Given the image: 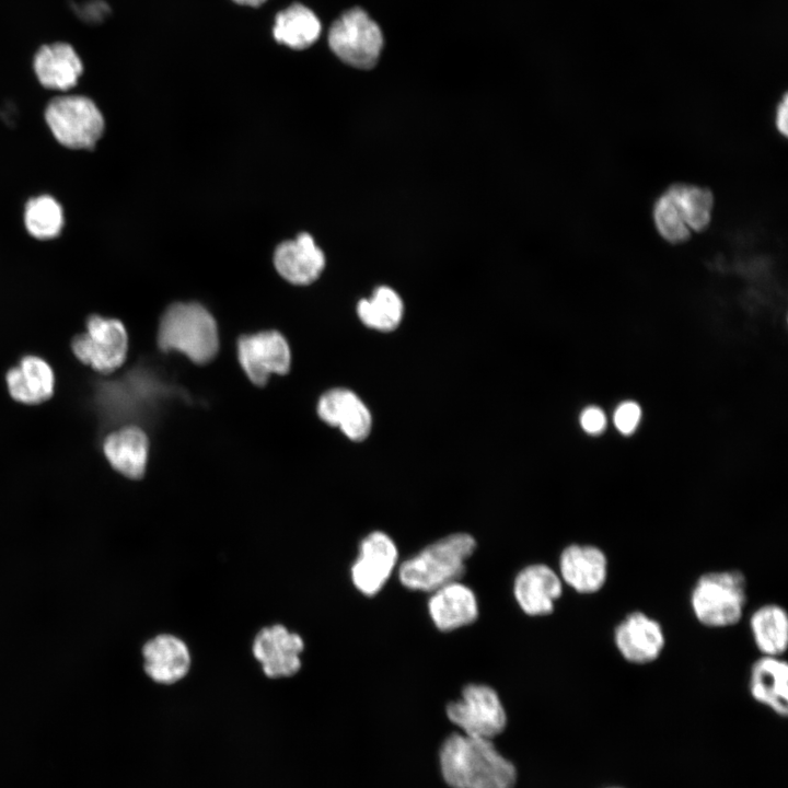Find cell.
Wrapping results in <instances>:
<instances>
[{
  "label": "cell",
  "mask_w": 788,
  "mask_h": 788,
  "mask_svg": "<svg viewBox=\"0 0 788 788\" xmlns=\"http://www.w3.org/2000/svg\"><path fill=\"white\" fill-rule=\"evenodd\" d=\"M158 344L163 351H179L196 363L209 362L219 349L217 323L200 304L175 303L161 317Z\"/></svg>",
  "instance_id": "obj_3"
},
{
  "label": "cell",
  "mask_w": 788,
  "mask_h": 788,
  "mask_svg": "<svg viewBox=\"0 0 788 788\" xmlns=\"http://www.w3.org/2000/svg\"><path fill=\"white\" fill-rule=\"evenodd\" d=\"M237 356L248 379L258 386L265 385L270 374H286L290 369L289 345L275 331L242 336L237 343Z\"/></svg>",
  "instance_id": "obj_9"
},
{
  "label": "cell",
  "mask_w": 788,
  "mask_h": 788,
  "mask_svg": "<svg viewBox=\"0 0 788 788\" xmlns=\"http://www.w3.org/2000/svg\"><path fill=\"white\" fill-rule=\"evenodd\" d=\"M71 349L78 360L94 371L111 373L125 362L128 351L127 331L116 318L91 315L85 332L72 339Z\"/></svg>",
  "instance_id": "obj_7"
},
{
  "label": "cell",
  "mask_w": 788,
  "mask_h": 788,
  "mask_svg": "<svg viewBox=\"0 0 788 788\" xmlns=\"http://www.w3.org/2000/svg\"><path fill=\"white\" fill-rule=\"evenodd\" d=\"M669 188L690 230L700 232L707 229L711 221L714 207V197L710 190L686 184H675Z\"/></svg>",
  "instance_id": "obj_27"
},
{
  "label": "cell",
  "mask_w": 788,
  "mask_h": 788,
  "mask_svg": "<svg viewBox=\"0 0 788 788\" xmlns=\"http://www.w3.org/2000/svg\"><path fill=\"white\" fill-rule=\"evenodd\" d=\"M321 30V22L311 9L292 3L276 15L273 34L279 44L305 49L317 40Z\"/></svg>",
  "instance_id": "obj_23"
},
{
  "label": "cell",
  "mask_w": 788,
  "mask_h": 788,
  "mask_svg": "<svg viewBox=\"0 0 788 788\" xmlns=\"http://www.w3.org/2000/svg\"><path fill=\"white\" fill-rule=\"evenodd\" d=\"M580 424L586 432L599 434L605 429L606 417L600 408L591 406L582 412Z\"/></svg>",
  "instance_id": "obj_30"
},
{
  "label": "cell",
  "mask_w": 788,
  "mask_h": 788,
  "mask_svg": "<svg viewBox=\"0 0 788 788\" xmlns=\"http://www.w3.org/2000/svg\"><path fill=\"white\" fill-rule=\"evenodd\" d=\"M652 218L660 236L671 244L683 243L691 235V230L670 188L654 201Z\"/></svg>",
  "instance_id": "obj_28"
},
{
  "label": "cell",
  "mask_w": 788,
  "mask_h": 788,
  "mask_svg": "<svg viewBox=\"0 0 788 788\" xmlns=\"http://www.w3.org/2000/svg\"><path fill=\"white\" fill-rule=\"evenodd\" d=\"M441 774L451 788H514L517 769L489 739L453 733L441 745Z\"/></svg>",
  "instance_id": "obj_1"
},
{
  "label": "cell",
  "mask_w": 788,
  "mask_h": 788,
  "mask_svg": "<svg viewBox=\"0 0 788 788\" xmlns=\"http://www.w3.org/2000/svg\"><path fill=\"white\" fill-rule=\"evenodd\" d=\"M142 656L146 673L161 684H173L182 680L190 667L187 646L179 638L169 634L149 640L142 648Z\"/></svg>",
  "instance_id": "obj_18"
},
{
  "label": "cell",
  "mask_w": 788,
  "mask_h": 788,
  "mask_svg": "<svg viewBox=\"0 0 788 788\" xmlns=\"http://www.w3.org/2000/svg\"><path fill=\"white\" fill-rule=\"evenodd\" d=\"M303 648V640L298 634L277 624L263 628L256 635L253 653L268 677L279 679L292 676L300 670Z\"/></svg>",
  "instance_id": "obj_12"
},
{
  "label": "cell",
  "mask_w": 788,
  "mask_h": 788,
  "mask_svg": "<svg viewBox=\"0 0 788 788\" xmlns=\"http://www.w3.org/2000/svg\"><path fill=\"white\" fill-rule=\"evenodd\" d=\"M746 579L740 570L708 571L699 576L691 592L696 619L710 628L738 624L748 601Z\"/></svg>",
  "instance_id": "obj_4"
},
{
  "label": "cell",
  "mask_w": 788,
  "mask_h": 788,
  "mask_svg": "<svg viewBox=\"0 0 788 788\" xmlns=\"http://www.w3.org/2000/svg\"><path fill=\"white\" fill-rule=\"evenodd\" d=\"M613 639L619 654L637 665L654 662L665 647L662 625L641 611L628 613L615 626Z\"/></svg>",
  "instance_id": "obj_10"
},
{
  "label": "cell",
  "mask_w": 788,
  "mask_h": 788,
  "mask_svg": "<svg viewBox=\"0 0 788 788\" xmlns=\"http://www.w3.org/2000/svg\"><path fill=\"white\" fill-rule=\"evenodd\" d=\"M24 222L28 233L39 240L56 237L63 227L60 204L49 195L31 198L25 206Z\"/></svg>",
  "instance_id": "obj_26"
},
{
  "label": "cell",
  "mask_w": 788,
  "mask_h": 788,
  "mask_svg": "<svg viewBox=\"0 0 788 788\" xmlns=\"http://www.w3.org/2000/svg\"><path fill=\"white\" fill-rule=\"evenodd\" d=\"M560 579L577 593H598L606 583L609 559L603 549L591 544H570L559 557Z\"/></svg>",
  "instance_id": "obj_13"
},
{
  "label": "cell",
  "mask_w": 788,
  "mask_h": 788,
  "mask_svg": "<svg viewBox=\"0 0 788 788\" xmlns=\"http://www.w3.org/2000/svg\"><path fill=\"white\" fill-rule=\"evenodd\" d=\"M641 418V409L635 402L622 403L614 413V424L623 434L633 433Z\"/></svg>",
  "instance_id": "obj_29"
},
{
  "label": "cell",
  "mask_w": 788,
  "mask_h": 788,
  "mask_svg": "<svg viewBox=\"0 0 788 788\" xmlns=\"http://www.w3.org/2000/svg\"><path fill=\"white\" fill-rule=\"evenodd\" d=\"M233 1L239 4H242V5L258 7L267 0H233Z\"/></svg>",
  "instance_id": "obj_33"
},
{
  "label": "cell",
  "mask_w": 788,
  "mask_h": 788,
  "mask_svg": "<svg viewBox=\"0 0 788 788\" xmlns=\"http://www.w3.org/2000/svg\"><path fill=\"white\" fill-rule=\"evenodd\" d=\"M434 625L449 631L473 623L478 615L477 600L466 586L453 581L437 590L428 603Z\"/></svg>",
  "instance_id": "obj_21"
},
{
  "label": "cell",
  "mask_w": 788,
  "mask_h": 788,
  "mask_svg": "<svg viewBox=\"0 0 788 788\" xmlns=\"http://www.w3.org/2000/svg\"><path fill=\"white\" fill-rule=\"evenodd\" d=\"M328 45L347 65L359 69L373 68L383 47L379 25L361 8L344 12L328 31Z\"/></svg>",
  "instance_id": "obj_6"
},
{
  "label": "cell",
  "mask_w": 788,
  "mask_h": 788,
  "mask_svg": "<svg viewBox=\"0 0 788 788\" xmlns=\"http://www.w3.org/2000/svg\"><path fill=\"white\" fill-rule=\"evenodd\" d=\"M54 137L70 149H92L104 131V118L96 104L83 95H61L45 109Z\"/></svg>",
  "instance_id": "obj_5"
},
{
  "label": "cell",
  "mask_w": 788,
  "mask_h": 788,
  "mask_svg": "<svg viewBox=\"0 0 788 788\" xmlns=\"http://www.w3.org/2000/svg\"><path fill=\"white\" fill-rule=\"evenodd\" d=\"M274 264L278 274L287 281L309 285L321 275L325 256L310 234L301 233L296 240L278 245Z\"/></svg>",
  "instance_id": "obj_16"
},
{
  "label": "cell",
  "mask_w": 788,
  "mask_h": 788,
  "mask_svg": "<svg viewBox=\"0 0 788 788\" xmlns=\"http://www.w3.org/2000/svg\"><path fill=\"white\" fill-rule=\"evenodd\" d=\"M397 560V548L384 532L374 531L360 543L359 556L351 567L355 587L366 595L380 591Z\"/></svg>",
  "instance_id": "obj_11"
},
{
  "label": "cell",
  "mask_w": 788,
  "mask_h": 788,
  "mask_svg": "<svg viewBox=\"0 0 788 788\" xmlns=\"http://www.w3.org/2000/svg\"><path fill=\"white\" fill-rule=\"evenodd\" d=\"M775 125L777 130L783 135L787 136L788 131V99L785 94L778 103L775 112Z\"/></svg>",
  "instance_id": "obj_32"
},
{
  "label": "cell",
  "mask_w": 788,
  "mask_h": 788,
  "mask_svg": "<svg viewBox=\"0 0 788 788\" xmlns=\"http://www.w3.org/2000/svg\"><path fill=\"white\" fill-rule=\"evenodd\" d=\"M788 664L780 657L763 656L751 667L752 697L779 716L788 712Z\"/></svg>",
  "instance_id": "obj_20"
},
{
  "label": "cell",
  "mask_w": 788,
  "mask_h": 788,
  "mask_svg": "<svg viewBox=\"0 0 788 788\" xmlns=\"http://www.w3.org/2000/svg\"><path fill=\"white\" fill-rule=\"evenodd\" d=\"M475 547L474 537L467 533L448 535L404 561L398 578L408 589L434 591L457 581L465 571V560Z\"/></svg>",
  "instance_id": "obj_2"
},
{
  "label": "cell",
  "mask_w": 788,
  "mask_h": 788,
  "mask_svg": "<svg viewBox=\"0 0 788 788\" xmlns=\"http://www.w3.org/2000/svg\"><path fill=\"white\" fill-rule=\"evenodd\" d=\"M78 15L89 23L103 21L109 13V7L101 0L89 1L77 8Z\"/></svg>",
  "instance_id": "obj_31"
},
{
  "label": "cell",
  "mask_w": 788,
  "mask_h": 788,
  "mask_svg": "<svg viewBox=\"0 0 788 788\" xmlns=\"http://www.w3.org/2000/svg\"><path fill=\"white\" fill-rule=\"evenodd\" d=\"M750 629L763 656L781 657L788 646V615L784 607L769 603L760 606L750 617Z\"/></svg>",
  "instance_id": "obj_24"
},
{
  "label": "cell",
  "mask_w": 788,
  "mask_h": 788,
  "mask_svg": "<svg viewBox=\"0 0 788 788\" xmlns=\"http://www.w3.org/2000/svg\"><path fill=\"white\" fill-rule=\"evenodd\" d=\"M103 452L115 471L128 478L139 479L146 472L149 440L139 427L126 426L105 437Z\"/></svg>",
  "instance_id": "obj_19"
},
{
  "label": "cell",
  "mask_w": 788,
  "mask_h": 788,
  "mask_svg": "<svg viewBox=\"0 0 788 788\" xmlns=\"http://www.w3.org/2000/svg\"><path fill=\"white\" fill-rule=\"evenodd\" d=\"M514 596L522 611L532 616H543L554 611L563 593L560 577L544 564L523 568L514 581Z\"/></svg>",
  "instance_id": "obj_14"
},
{
  "label": "cell",
  "mask_w": 788,
  "mask_h": 788,
  "mask_svg": "<svg viewBox=\"0 0 788 788\" xmlns=\"http://www.w3.org/2000/svg\"><path fill=\"white\" fill-rule=\"evenodd\" d=\"M5 382L11 397L26 405L48 401L55 389V375L49 363L32 355L24 356L8 370Z\"/></svg>",
  "instance_id": "obj_17"
},
{
  "label": "cell",
  "mask_w": 788,
  "mask_h": 788,
  "mask_svg": "<svg viewBox=\"0 0 788 788\" xmlns=\"http://www.w3.org/2000/svg\"><path fill=\"white\" fill-rule=\"evenodd\" d=\"M34 71L43 86L66 91L78 83L83 65L71 45L59 42L37 50Z\"/></svg>",
  "instance_id": "obj_22"
},
{
  "label": "cell",
  "mask_w": 788,
  "mask_h": 788,
  "mask_svg": "<svg viewBox=\"0 0 788 788\" xmlns=\"http://www.w3.org/2000/svg\"><path fill=\"white\" fill-rule=\"evenodd\" d=\"M317 413L321 419L338 427L350 440L361 441L371 430L372 418L368 407L351 391L334 389L318 401Z\"/></svg>",
  "instance_id": "obj_15"
},
{
  "label": "cell",
  "mask_w": 788,
  "mask_h": 788,
  "mask_svg": "<svg viewBox=\"0 0 788 788\" xmlns=\"http://www.w3.org/2000/svg\"><path fill=\"white\" fill-rule=\"evenodd\" d=\"M361 322L370 328L381 332L395 329L404 313L401 297L389 287H379L370 299H362L357 306Z\"/></svg>",
  "instance_id": "obj_25"
},
{
  "label": "cell",
  "mask_w": 788,
  "mask_h": 788,
  "mask_svg": "<svg viewBox=\"0 0 788 788\" xmlns=\"http://www.w3.org/2000/svg\"><path fill=\"white\" fill-rule=\"evenodd\" d=\"M449 719L466 735L493 739L507 726V715L495 690L483 684H468L461 699L447 706Z\"/></svg>",
  "instance_id": "obj_8"
}]
</instances>
